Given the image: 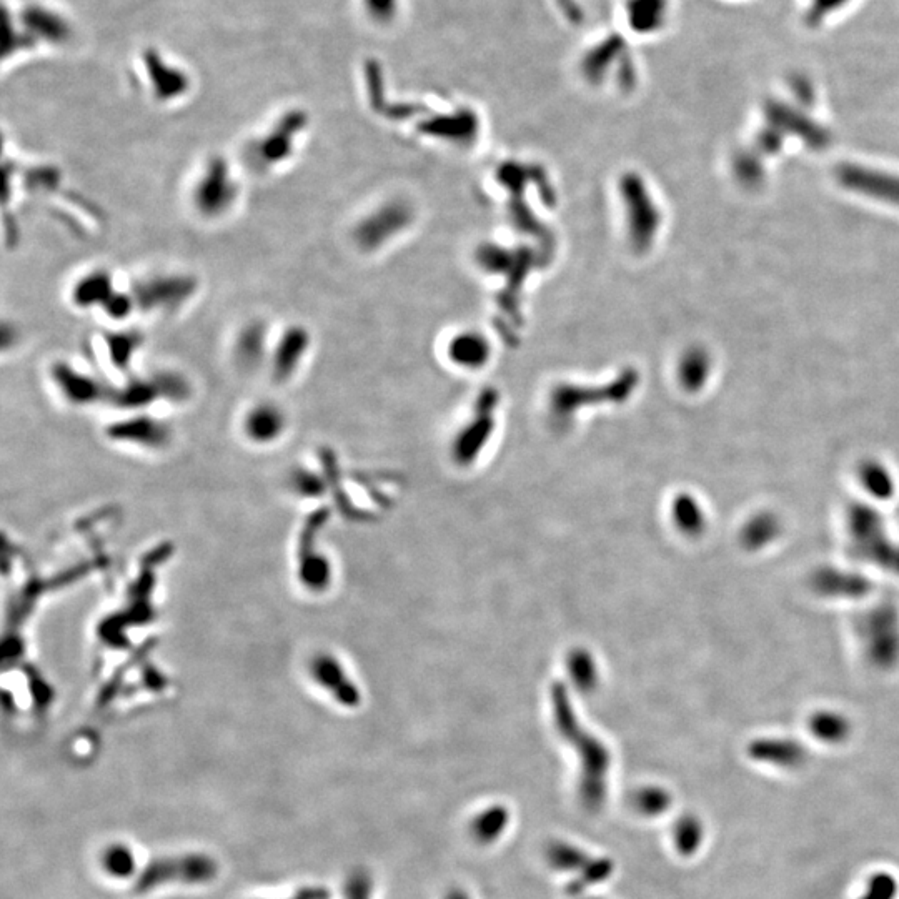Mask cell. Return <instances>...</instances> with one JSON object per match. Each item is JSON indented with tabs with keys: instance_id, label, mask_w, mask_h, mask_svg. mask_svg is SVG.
Returning a JSON list of instances; mask_svg holds the SVG:
<instances>
[{
	"instance_id": "obj_1",
	"label": "cell",
	"mask_w": 899,
	"mask_h": 899,
	"mask_svg": "<svg viewBox=\"0 0 899 899\" xmlns=\"http://www.w3.org/2000/svg\"><path fill=\"white\" fill-rule=\"evenodd\" d=\"M550 696H552L553 721L558 735L578 751V758L582 763L580 796L583 806L588 811L597 813L605 801L606 773L610 770L611 761L610 751L606 750V746L597 736L585 730L578 721L565 685L553 683Z\"/></svg>"
},
{
	"instance_id": "obj_2",
	"label": "cell",
	"mask_w": 899,
	"mask_h": 899,
	"mask_svg": "<svg viewBox=\"0 0 899 899\" xmlns=\"http://www.w3.org/2000/svg\"><path fill=\"white\" fill-rule=\"evenodd\" d=\"M240 199V184L229 160L212 155L194 179L190 204L204 220H219L230 214Z\"/></svg>"
},
{
	"instance_id": "obj_3",
	"label": "cell",
	"mask_w": 899,
	"mask_h": 899,
	"mask_svg": "<svg viewBox=\"0 0 899 899\" xmlns=\"http://www.w3.org/2000/svg\"><path fill=\"white\" fill-rule=\"evenodd\" d=\"M848 537L853 555L899 575V545L886 535L883 518L868 505L848 510Z\"/></svg>"
},
{
	"instance_id": "obj_4",
	"label": "cell",
	"mask_w": 899,
	"mask_h": 899,
	"mask_svg": "<svg viewBox=\"0 0 899 899\" xmlns=\"http://www.w3.org/2000/svg\"><path fill=\"white\" fill-rule=\"evenodd\" d=\"M219 865L214 858L202 853L157 858L140 871L135 881V893L145 895L165 885H204L215 880Z\"/></svg>"
},
{
	"instance_id": "obj_5",
	"label": "cell",
	"mask_w": 899,
	"mask_h": 899,
	"mask_svg": "<svg viewBox=\"0 0 899 899\" xmlns=\"http://www.w3.org/2000/svg\"><path fill=\"white\" fill-rule=\"evenodd\" d=\"M199 282L194 275L184 272H162L145 275L132 285L137 310L145 315H174L184 308L195 292Z\"/></svg>"
},
{
	"instance_id": "obj_6",
	"label": "cell",
	"mask_w": 899,
	"mask_h": 899,
	"mask_svg": "<svg viewBox=\"0 0 899 899\" xmlns=\"http://www.w3.org/2000/svg\"><path fill=\"white\" fill-rule=\"evenodd\" d=\"M860 636L865 655L878 668L899 661V615L895 606L881 605L863 618Z\"/></svg>"
},
{
	"instance_id": "obj_7",
	"label": "cell",
	"mask_w": 899,
	"mask_h": 899,
	"mask_svg": "<svg viewBox=\"0 0 899 899\" xmlns=\"http://www.w3.org/2000/svg\"><path fill=\"white\" fill-rule=\"evenodd\" d=\"M312 337L307 327L289 325L272 343L269 355L270 372L277 382H289L307 360Z\"/></svg>"
},
{
	"instance_id": "obj_8",
	"label": "cell",
	"mask_w": 899,
	"mask_h": 899,
	"mask_svg": "<svg viewBox=\"0 0 899 899\" xmlns=\"http://www.w3.org/2000/svg\"><path fill=\"white\" fill-rule=\"evenodd\" d=\"M548 861L560 871H582L580 878L570 888L573 895H578L580 891L585 890L593 883L605 881L613 870L611 861L590 858L583 851L578 850L575 846L567 845V843L550 845Z\"/></svg>"
},
{
	"instance_id": "obj_9",
	"label": "cell",
	"mask_w": 899,
	"mask_h": 899,
	"mask_svg": "<svg viewBox=\"0 0 899 899\" xmlns=\"http://www.w3.org/2000/svg\"><path fill=\"white\" fill-rule=\"evenodd\" d=\"M748 756L761 765L791 771L805 765L808 751L793 738H758L748 746Z\"/></svg>"
},
{
	"instance_id": "obj_10",
	"label": "cell",
	"mask_w": 899,
	"mask_h": 899,
	"mask_svg": "<svg viewBox=\"0 0 899 899\" xmlns=\"http://www.w3.org/2000/svg\"><path fill=\"white\" fill-rule=\"evenodd\" d=\"M115 292H117V287H115L112 272L95 267L75 279L69 297L72 305L79 310H90V308L102 310Z\"/></svg>"
},
{
	"instance_id": "obj_11",
	"label": "cell",
	"mask_w": 899,
	"mask_h": 899,
	"mask_svg": "<svg viewBox=\"0 0 899 899\" xmlns=\"http://www.w3.org/2000/svg\"><path fill=\"white\" fill-rule=\"evenodd\" d=\"M270 348L272 343L269 342V333L264 322L260 320H252L240 327L239 333L234 340L235 363L239 367L254 370V368L262 367L269 363Z\"/></svg>"
},
{
	"instance_id": "obj_12",
	"label": "cell",
	"mask_w": 899,
	"mask_h": 899,
	"mask_svg": "<svg viewBox=\"0 0 899 899\" xmlns=\"http://www.w3.org/2000/svg\"><path fill=\"white\" fill-rule=\"evenodd\" d=\"M50 380L57 385L62 395L72 402H90L102 393V385L94 375L64 360L50 365Z\"/></svg>"
},
{
	"instance_id": "obj_13",
	"label": "cell",
	"mask_w": 899,
	"mask_h": 899,
	"mask_svg": "<svg viewBox=\"0 0 899 899\" xmlns=\"http://www.w3.org/2000/svg\"><path fill=\"white\" fill-rule=\"evenodd\" d=\"M813 587L825 597L858 600L870 593L871 583L860 573L825 568L815 573Z\"/></svg>"
},
{
	"instance_id": "obj_14",
	"label": "cell",
	"mask_w": 899,
	"mask_h": 899,
	"mask_svg": "<svg viewBox=\"0 0 899 899\" xmlns=\"http://www.w3.org/2000/svg\"><path fill=\"white\" fill-rule=\"evenodd\" d=\"M140 343L142 337L135 330H114L105 333L102 337V350L109 367L125 372L132 365Z\"/></svg>"
},
{
	"instance_id": "obj_15",
	"label": "cell",
	"mask_w": 899,
	"mask_h": 899,
	"mask_svg": "<svg viewBox=\"0 0 899 899\" xmlns=\"http://www.w3.org/2000/svg\"><path fill=\"white\" fill-rule=\"evenodd\" d=\"M492 423V417H490L488 410L487 412H483V410L482 413L478 412L475 422L470 427L465 428L460 433V437L457 438V442H455V448H453L455 462L460 463V465H470V463L475 462L478 452L482 450L483 445L490 437Z\"/></svg>"
},
{
	"instance_id": "obj_16",
	"label": "cell",
	"mask_w": 899,
	"mask_h": 899,
	"mask_svg": "<svg viewBox=\"0 0 899 899\" xmlns=\"http://www.w3.org/2000/svg\"><path fill=\"white\" fill-rule=\"evenodd\" d=\"M808 730L821 743L840 745L850 738L853 728L848 716L841 715L838 711L823 710L810 716Z\"/></svg>"
},
{
	"instance_id": "obj_17",
	"label": "cell",
	"mask_w": 899,
	"mask_h": 899,
	"mask_svg": "<svg viewBox=\"0 0 899 899\" xmlns=\"http://www.w3.org/2000/svg\"><path fill=\"white\" fill-rule=\"evenodd\" d=\"M780 533V518L770 512H761L745 523V527L741 528L740 538L746 550L755 552L775 542Z\"/></svg>"
},
{
	"instance_id": "obj_18",
	"label": "cell",
	"mask_w": 899,
	"mask_h": 899,
	"mask_svg": "<svg viewBox=\"0 0 899 899\" xmlns=\"http://www.w3.org/2000/svg\"><path fill=\"white\" fill-rule=\"evenodd\" d=\"M671 517L676 528L688 537H696L705 530L706 517L703 508L696 502V498L688 493L676 495L671 505Z\"/></svg>"
},
{
	"instance_id": "obj_19",
	"label": "cell",
	"mask_w": 899,
	"mask_h": 899,
	"mask_svg": "<svg viewBox=\"0 0 899 899\" xmlns=\"http://www.w3.org/2000/svg\"><path fill=\"white\" fill-rule=\"evenodd\" d=\"M705 840V828L695 815L681 816L673 828V843L681 856L695 855Z\"/></svg>"
},
{
	"instance_id": "obj_20",
	"label": "cell",
	"mask_w": 899,
	"mask_h": 899,
	"mask_svg": "<svg viewBox=\"0 0 899 899\" xmlns=\"http://www.w3.org/2000/svg\"><path fill=\"white\" fill-rule=\"evenodd\" d=\"M568 673L578 690L590 691L597 686L598 670L593 656L585 650H575L568 655Z\"/></svg>"
},
{
	"instance_id": "obj_21",
	"label": "cell",
	"mask_w": 899,
	"mask_h": 899,
	"mask_svg": "<svg viewBox=\"0 0 899 899\" xmlns=\"http://www.w3.org/2000/svg\"><path fill=\"white\" fill-rule=\"evenodd\" d=\"M860 480L866 492L881 500H888L895 493V480L881 463H863L860 468Z\"/></svg>"
},
{
	"instance_id": "obj_22",
	"label": "cell",
	"mask_w": 899,
	"mask_h": 899,
	"mask_svg": "<svg viewBox=\"0 0 899 899\" xmlns=\"http://www.w3.org/2000/svg\"><path fill=\"white\" fill-rule=\"evenodd\" d=\"M282 413L270 403H260L247 415V430L255 437L269 438L282 428Z\"/></svg>"
},
{
	"instance_id": "obj_23",
	"label": "cell",
	"mask_w": 899,
	"mask_h": 899,
	"mask_svg": "<svg viewBox=\"0 0 899 899\" xmlns=\"http://www.w3.org/2000/svg\"><path fill=\"white\" fill-rule=\"evenodd\" d=\"M630 803L641 815L658 816L670 810L671 795L660 786H646L631 795Z\"/></svg>"
},
{
	"instance_id": "obj_24",
	"label": "cell",
	"mask_w": 899,
	"mask_h": 899,
	"mask_svg": "<svg viewBox=\"0 0 899 899\" xmlns=\"http://www.w3.org/2000/svg\"><path fill=\"white\" fill-rule=\"evenodd\" d=\"M508 825V813L502 806H495L478 815L473 821L472 833L478 843H490L502 835L505 826Z\"/></svg>"
},
{
	"instance_id": "obj_25",
	"label": "cell",
	"mask_w": 899,
	"mask_h": 899,
	"mask_svg": "<svg viewBox=\"0 0 899 899\" xmlns=\"http://www.w3.org/2000/svg\"><path fill=\"white\" fill-rule=\"evenodd\" d=\"M102 866L114 878H129L135 871L134 853L125 845H112L102 855Z\"/></svg>"
},
{
	"instance_id": "obj_26",
	"label": "cell",
	"mask_w": 899,
	"mask_h": 899,
	"mask_svg": "<svg viewBox=\"0 0 899 899\" xmlns=\"http://www.w3.org/2000/svg\"><path fill=\"white\" fill-rule=\"evenodd\" d=\"M899 883L888 871H876L866 881L865 890L858 899H896Z\"/></svg>"
},
{
	"instance_id": "obj_27",
	"label": "cell",
	"mask_w": 899,
	"mask_h": 899,
	"mask_svg": "<svg viewBox=\"0 0 899 899\" xmlns=\"http://www.w3.org/2000/svg\"><path fill=\"white\" fill-rule=\"evenodd\" d=\"M452 353L460 362L467 363V365H477V363H482L487 358V347L482 342V338L463 337L458 338L457 342H455Z\"/></svg>"
},
{
	"instance_id": "obj_28",
	"label": "cell",
	"mask_w": 899,
	"mask_h": 899,
	"mask_svg": "<svg viewBox=\"0 0 899 899\" xmlns=\"http://www.w3.org/2000/svg\"><path fill=\"white\" fill-rule=\"evenodd\" d=\"M345 899L372 898V880L365 871H355L345 885Z\"/></svg>"
},
{
	"instance_id": "obj_29",
	"label": "cell",
	"mask_w": 899,
	"mask_h": 899,
	"mask_svg": "<svg viewBox=\"0 0 899 899\" xmlns=\"http://www.w3.org/2000/svg\"><path fill=\"white\" fill-rule=\"evenodd\" d=\"M285 899H330V895L322 886H303L295 895Z\"/></svg>"
},
{
	"instance_id": "obj_30",
	"label": "cell",
	"mask_w": 899,
	"mask_h": 899,
	"mask_svg": "<svg viewBox=\"0 0 899 899\" xmlns=\"http://www.w3.org/2000/svg\"><path fill=\"white\" fill-rule=\"evenodd\" d=\"M447 899H468V896L465 895L463 891H452V893L447 896Z\"/></svg>"
}]
</instances>
